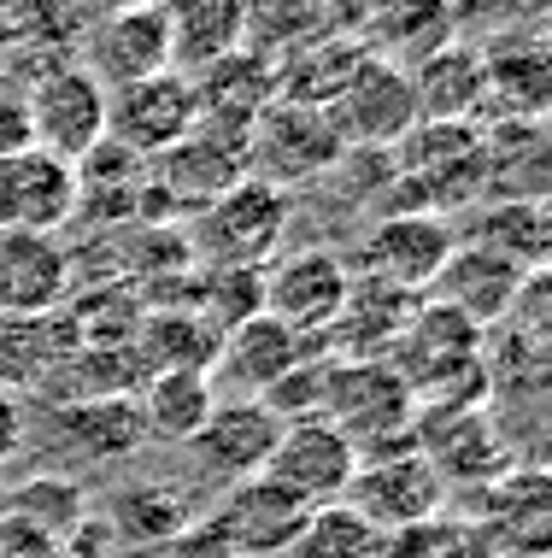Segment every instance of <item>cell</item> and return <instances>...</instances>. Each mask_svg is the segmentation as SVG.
<instances>
[{
  "label": "cell",
  "instance_id": "cell-10",
  "mask_svg": "<svg viewBox=\"0 0 552 558\" xmlns=\"http://www.w3.org/2000/svg\"><path fill=\"white\" fill-rule=\"evenodd\" d=\"M353 471H359V452L341 429H330L323 417H300V424H282L277 435V452L265 464V476L277 488H289L300 506H341Z\"/></svg>",
  "mask_w": 552,
  "mask_h": 558
},
{
  "label": "cell",
  "instance_id": "cell-20",
  "mask_svg": "<svg viewBox=\"0 0 552 558\" xmlns=\"http://www.w3.org/2000/svg\"><path fill=\"white\" fill-rule=\"evenodd\" d=\"M417 124H476V112L488 107V77L476 41H446L406 71Z\"/></svg>",
  "mask_w": 552,
  "mask_h": 558
},
{
  "label": "cell",
  "instance_id": "cell-23",
  "mask_svg": "<svg viewBox=\"0 0 552 558\" xmlns=\"http://www.w3.org/2000/svg\"><path fill=\"white\" fill-rule=\"evenodd\" d=\"M311 359V347L294 336V329H282L277 318H247L242 329H230V336L218 341V365L212 376L223 371L230 383H242L247 388V400H259L265 388H277L282 376H289L294 365H306Z\"/></svg>",
  "mask_w": 552,
  "mask_h": 558
},
{
  "label": "cell",
  "instance_id": "cell-7",
  "mask_svg": "<svg viewBox=\"0 0 552 558\" xmlns=\"http://www.w3.org/2000/svg\"><path fill=\"white\" fill-rule=\"evenodd\" d=\"M330 124L341 135V147H359V154H394L406 142V130L417 124L412 107V83L400 65H382V59H359L353 65L347 88L330 100Z\"/></svg>",
  "mask_w": 552,
  "mask_h": 558
},
{
  "label": "cell",
  "instance_id": "cell-14",
  "mask_svg": "<svg viewBox=\"0 0 552 558\" xmlns=\"http://www.w3.org/2000/svg\"><path fill=\"white\" fill-rule=\"evenodd\" d=\"M277 435H282V424L265 412V400H247V395L242 400H218L212 424L188 441V459H194V471H200L206 482L235 488V482L259 476L265 464H271Z\"/></svg>",
  "mask_w": 552,
  "mask_h": 558
},
{
  "label": "cell",
  "instance_id": "cell-21",
  "mask_svg": "<svg viewBox=\"0 0 552 558\" xmlns=\"http://www.w3.org/2000/svg\"><path fill=\"white\" fill-rule=\"evenodd\" d=\"M165 36L176 77H200L247 41V7L242 0H183V7H165Z\"/></svg>",
  "mask_w": 552,
  "mask_h": 558
},
{
  "label": "cell",
  "instance_id": "cell-9",
  "mask_svg": "<svg viewBox=\"0 0 552 558\" xmlns=\"http://www.w3.org/2000/svg\"><path fill=\"white\" fill-rule=\"evenodd\" d=\"M458 247L453 223L446 218H377V230L365 235L359 247V277L382 282V289L406 294V300H424L429 289H436L446 253Z\"/></svg>",
  "mask_w": 552,
  "mask_h": 558
},
{
  "label": "cell",
  "instance_id": "cell-22",
  "mask_svg": "<svg viewBox=\"0 0 552 558\" xmlns=\"http://www.w3.org/2000/svg\"><path fill=\"white\" fill-rule=\"evenodd\" d=\"M412 312H417V300L382 289V282H370V277H353L347 300H341L335 324L323 329V336H330V347H341V359H388L394 341L406 336Z\"/></svg>",
  "mask_w": 552,
  "mask_h": 558
},
{
  "label": "cell",
  "instance_id": "cell-33",
  "mask_svg": "<svg viewBox=\"0 0 552 558\" xmlns=\"http://www.w3.org/2000/svg\"><path fill=\"white\" fill-rule=\"evenodd\" d=\"M388 541L377 530H365L359 511L347 506H318L306 518V530L294 535L289 558H382Z\"/></svg>",
  "mask_w": 552,
  "mask_h": 558
},
{
  "label": "cell",
  "instance_id": "cell-29",
  "mask_svg": "<svg viewBox=\"0 0 552 558\" xmlns=\"http://www.w3.org/2000/svg\"><path fill=\"white\" fill-rule=\"evenodd\" d=\"M107 523L130 547H171L194 530L188 494L171 488V482H130V488L107 494Z\"/></svg>",
  "mask_w": 552,
  "mask_h": 558
},
{
  "label": "cell",
  "instance_id": "cell-16",
  "mask_svg": "<svg viewBox=\"0 0 552 558\" xmlns=\"http://www.w3.org/2000/svg\"><path fill=\"white\" fill-rule=\"evenodd\" d=\"M71 270H77V259L65 253L59 235H0V312L48 318L71 300Z\"/></svg>",
  "mask_w": 552,
  "mask_h": 558
},
{
  "label": "cell",
  "instance_id": "cell-34",
  "mask_svg": "<svg viewBox=\"0 0 552 558\" xmlns=\"http://www.w3.org/2000/svg\"><path fill=\"white\" fill-rule=\"evenodd\" d=\"M65 547H59L53 535H41L36 523H24V518H7L0 511V558H59Z\"/></svg>",
  "mask_w": 552,
  "mask_h": 558
},
{
  "label": "cell",
  "instance_id": "cell-11",
  "mask_svg": "<svg viewBox=\"0 0 552 558\" xmlns=\"http://www.w3.org/2000/svg\"><path fill=\"white\" fill-rule=\"evenodd\" d=\"M235 183H247V142H230V135H212V130H194L171 154L147 159V189L188 218L223 201Z\"/></svg>",
  "mask_w": 552,
  "mask_h": 558
},
{
  "label": "cell",
  "instance_id": "cell-3",
  "mask_svg": "<svg viewBox=\"0 0 552 558\" xmlns=\"http://www.w3.org/2000/svg\"><path fill=\"white\" fill-rule=\"evenodd\" d=\"M341 154H347V147H341L330 112L271 100V107L259 112V124H253V135H247V177L289 194L294 183L330 177L341 165Z\"/></svg>",
  "mask_w": 552,
  "mask_h": 558
},
{
  "label": "cell",
  "instance_id": "cell-27",
  "mask_svg": "<svg viewBox=\"0 0 552 558\" xmlns=\"http://www.w3.org/2000/svg\"><path fill=\"white\" fill-rule=\"evenodd\" d=\"M130 359L142 376H165V371H206L218 365V336L183 306H147L136 336H130Z\"/></svg>",
  "mask_w": 552,
  "mask_h": 558
},
{
  "label": "cell",
  "instance_id": "cell-8",
  "mask_svg": "<svg viewBox=\"0 0 552 558\" xmlns=\"http://www.w3.org/2000/svg\"><path fill=\"white\" fill-rule=\"evenodd\" d=\"M77 65L107 88V95L171 71L165 7H118V12H107V19H95L83 29V59Z\"/></svg>",
  "mask_w": 552,
  "mask_h": 558
},
{
  "label": "cell",
  "instance_id": "cell-32",
  "mask_svg": "<svg viewBox=\"0 0 552 558\" xmlns=\"http://www.w3.org/2000/svg\"><path fill=\"white\" fill-rule=\"evenodd\" d=\"M0 511L36 523L41 535H53L59 547H65V541L83 530V482H71L59 471H41L36 482H19V488L0 494Z\"/></svg>",
  "mask_w": 552,
  "mask_h": 558
},
{
  "label": "cell",
  "instance_id": "cell-4",
  "mask_svg": "<svg viewBox=\"0 0 552 558\" xmlns=\"http://www.w3.org/2000/svg\"><path fill=\"white\" fill-rule=\"evenodd\" d=\"M24 118H29V147L36 154L77 165L107 135V88L88 77L77 59H59L24 88Z\"/></svg>",
  "mask_w": 552,
  "mask_h": 558
},
{
  "label": "cell",
  "instance_id": "cell-17",
  "mask_svg": "<svg viewBox=\"0 0 552 558\" xmlns=\"http://www.w3.org/2000/svg\"><path fill=\"white\" fill-rule=\"evenodd\" d=\"M142 441L147 435H142V417L130 405V395L53 405V417H48V452L59 464H118Z\"/></svg>",
  "mask_w": 552,
  "mask_h": 558
},
{
  "label": "cell",
  "instance_id": "cell-37",
  "mask_svg": "<svg viewBox=\"0 0 552 558\" xmlns=\"http://www.w3.org/2000/svg\"><path fill=\"white\" fill-rule=\"evenodd\" d=\"M19 230V159H0V235Z\"/></svg>",
  "mask_w": 552,
  "mask_h": 558
},
{
  "label": "cell",
  "instance_id": "cell-13",
  "mask_svg": "<svg viewBox=\"0 0 552 558\" xmlns=\"http://www.w3.org/2000/svg\"><path fill=\"white\" fill-rule=\"evenodd\" d=\"M347 265L330 247H300L265 270V318H277L294 336H323L347 300Z\"/></svg>",
  "mask_w": 552,
  "mask_h": 558
},
{
  "label": "cell",
  "instance_id": "cell-18",
  "mask_svg": "<svg viewBox=\"0 0 552 558\" xmlns=\"http://www.w3.org/2000/svg\"><path fill=\"white\" fill-rule=\"evenodd\" d=\"M524 282H529V277H524L517 265H505V259H494V253L465 247V241H458V247L446 253L436 289H429L424 300H436V306L458 312L465 324L488 329V324L512 318V306H517V294H524Z\"/></svg>",
  "mask_w": 552,
  "mask_h": 558
},
{
  "label": "cell",
  "instance_id": "cell-28",
  "mask_svg": "<svg viewBox=\"0 0 552 558\" xmlns=\"http://www.w3.org/2000/svg\"><path fill=\"white\" fill-rule=\"evenodd\" d=\"M458 29V12L446 7H388V12H365V36L359 48L370 59H382V65H424L436 48H446Z\"/></svg>",
  "mask_w": 552,
  "mask_h": 558
},
{
  "label": "cell",
  "instance_id": "cell-36",
  "mask_svg": "<svg viewBox=\"0 0 552 558\" xmlns=\"http://www.w3.org/2000/svg\"><path fill=\"white\" fill-rule=\"evenodd\" d=\"M29 154V118H24V95L0 88V159Z\"/></svg>",
  "mask_w": 552,
  "mask_h": 558
},
{
  "label": "cell",
  "instance_id": "cell-30",
  "mask_svg": "<svg viewBox=\"0 0 552 558\" xmlns=\"http://www.w3.org/2000/svg\"><path fill=\"white\" fill-rule=\"evenodd\" d=\"M359 59H365V48H359L353 36H323V41H311V48L289 53V59L277 65V100L330 112V100L347 88V77H353V65H359Z\"/></svg>",
  "mask_w": 552,
  "mask_h": 558
},
{
  "label": "cell",
  "instance_id": "cell-35",
  "mask_svg": "<svg viewBox=\"0 0 552 558\" xmlns=\"http://www.w3.org/2000/svg\"><path fill=\"white\" fill-rule=\"evenodd\" d=\"M29 447V405L19 395H0V464H12Z\"/></svg>",
  "mask_w": 552,
  "mask_h": 558
},
{
  "label": "cell",
  "instance_id": "cell-24",
  "mask_svg": "<svg viewBox=\"0 0 552 558\" xmlns=\"http://www.w3.org/2000/svg\"><path fill=\"white\" fill-rule=\"evenodd\" d=\"M77 353V336H71L65 312H48V318H19V312H0V395H29L48 376Z\"/></svg>",
  "mask_w": 552,
  "mask_h": 558
},
{
  "label": "cell",
  "instance_id": "cell-19",
  "mask_svg": "<svg viewBox=\"0 0 552 558\" xmlns=\"http://www.w3.org/2000/svg\"><path fill=\"white\" fill-rule=\"evenodd\" d=\"M482 53V77H488V100H500L505 118L541 124L547 100H552V48L535 29H505Z\"/></svg>",
  "mask_w": 552,
  "mask_h": 558
},
{
  "label": "cell",
  "instance_id": "cell-12",
  "mask_svg": "<svg viewBox=\"0 0 552 558\" xmlns=\"http://www.w3.org/2000/svg\"><path fill=\"white\" fill-rule=\"evenodd\" d=\"M107 135L118 147H130L142 165L171 154L176 142H188L194 135V88H188V77L159 71V77L107 95Z\"/></svg>",
  "mask_w": 552,
  "mask_h": 558
},
{
  "label": "cell",
  "instance_id": "cell-5",
  "mask_svg": "<svg viewBox=\"0 0 552 558\" xmlns=\"http://www.w3.org/2000/svg\"><path fill=\"white\" fill-rule=\"evenodd\" d=\"M306 518H311V506H300L289 488H277V482L259 471V476L235 482V488H223L218 511L200 530L235 558H289L294 535L306 530Z\"/></svg>",
  "mask_w": 552,
  "mask_h": 558
},
{
  "label": "cell",
  "instance_id": "cell-6",
  "mask_svg": "<svg viewBox=\"0 0 552 558\" xmlns=\"http://www.w3.org/2000/svg\"><path fill=\"white\" fill-rule=\"evenodd\" d=\"M341 506L359 511L365 530L388 535H412L417 523H429L436 511L446 506V482L429 471L417 452H394V459H377V464H359L341 494Z\"/></svg>",
  "mask_w": 552,
  "mask_h": 558
},
{
  "label": "cell",
  "instance_id": "cell-15",
  "mask_svg": "<svg viewBox=\"0 0 552 558\" xmlns=\"http://www.w3.org/2000/svg\"><path fill=\"white\" fill-rule=\"evenodd\" d=\"M412 447L441 482H488L512 464V447L500 441L482 412H417Z\"/></svg>",
  "mask_w": 552,
  "mask_h": 558
},
{
  "label": "cell",
  "instance_id": "cell-1",
  "mask_svg": "<svg viewBox=\"0 0 552 558\" xmlns=\"http://www.w3.org/2000/svg\"><path fill=\"white\" fill-rule=\"evenodd\" d=\"M318 417L347 435L359 464L394 459V452H417L412 447L417 405L406 395V383L388 371V359H323Z\"/></svg>",
  "mask_w": 552,
  "mask_h": 558
},
{
  "label": "cell",
  "instance_id": "cell-25",
  "mask_svg": "<svg viewBox=\"0 0 552 558\" xmlns=\"http://www.w3.org/2000/svg\"><path fill=\"white\" fill-rule=\"evenodd\" d=\"M465 247H482L494 259L517 265L524 277L547 270V247H552V223H547V201H482L465 218Z\"/></svg>",
  "mask_w": 552,
  "mask_h": 558
},
{
  "label": "cell",
  "instance_id": "cell-31",
  "mask_svg": "<svg viewBox=\"0 0 552 558\" xmlns=\"http://www.w3.org/2000/svg\"><path fill=\"white\" fill-rule=\"evenodd\" d=\"M77 218V171L53 154H19V230L59 235Z\"/></svg>",
  "mask_w": 552,
  "mask_h": 558
},
{
  "label": "cell",
  "instance_id": "cell-26",
  "mask_svg": "<svg viewBox=\"0 0 552 558\" xmlns=\"http://www.w3.org/2000/svg\"><path fill=\"white\" fill-rule=\"evenodd\" d=\"M218 412V388L206 371H165V376H147L136 417L147 441H165V447H188L194 435L212 424Z\"/></svg>",
  "mask_w": 552,
  "mask_h": 558
},
{
  "label": "cell",
  "instance_id": "cell-38",
  "mask_svg": "<svg viewBox=\"0 0 552 558\" xmlns=\"http://www.w3.org/2000/svg\"><path fill=\"white\" fill-rule=\"evenodd\" d=\"M165 558H235V553H223L218 541L206 535L200 523H194V530H188L183 541H171V547H165Z\"/></svg>",
  "mask_w": 552,
  "mask_h": 558
},
{
  "label": "cell",
  "instance_id": "cell-2",
  "mask_svg": "<svg viewBox=\"0 0 552 558\" xmlns=\"http://www.w3.org/2000/svg\"><path fill=\"white\" fill-rule=\"evenodd\" d=\"M282 230H289V194L247 177L206 213H194L188 253L200 270H265Z\"/></svg>",
  "mask_w": 552,
  "mask_h": 558
}]
</instances>
